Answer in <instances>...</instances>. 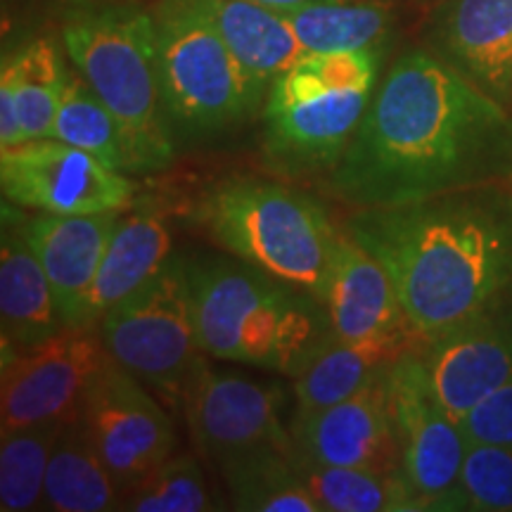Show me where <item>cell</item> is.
I'll return each instance as SVG.
<instances>
[{
    "instance_id": "1",
    "label": "cell",
    "mask_w": 512,
    "mask_h": 512,
    "mask_svg": "<svg viewBox=\"0 0 512 512\" xmlns=\"http://www.w3.org/2000/svg\"><path fill=\"white\" fill-rule=\"evenodd\" d=\"M328 188L351 209L399 207L512 181V112L415 48L377 83Z\"/></svg>"
},
{
    "instance_id": "2",
    "label": "cell",
    "mask_w": 512,
    "mask_h": 512,
    "mask_svg": "<svg viewBox=\"0 0 512 512\" xmlns=\"http://www.w3.org/2000/svg\"><path fill=\"white\" fill-rule=\"evenodd\" d=\"M344 230L387 268L422 344L475 316L512 283L508 183L354 209Z\"/></svg>"
},
{
    "instance_id": "3",
    "label": "cell",
    "mask_w": 512,
    "mask_h": 512,
    "mask_svg": "<svg viewBox=\"0 0 512 512\" xmlns=\"http://www.w3.org/2000/svg\"><path fill=\"white\" fill-rule=\"evenodd\" d=\"M185 266L197 342L216 361L297 380L335 339L318 297L238 256L197 254Z\"/></svg>"
},
{
    "instance_id": "4",
    "label": "cell",
    "mask_w": 512,
    "mask_h": 512,
    "mask_svg": "<svg viewBox=\"0 0 512 512\" xmlns=\"http://www.w3.org/2000/svg\"><path fill=\"white\" fill-rule=\"evenodd\" d=\"M384 48L306 53L268 88L261 157L283 178L328 176L361 124L377 88Z\"/></svg>"
},
{
    "instance_id": "5",
    "label": "cell",
    "mask_w": 512,
    "mask_h": 512,
    "mask_svg": "<svg viewBox=\"0 0 512 512\" xmlns=\"http://www.w3.org/2000/svg\"><path fill=\"white\" fill-rule=\"evenodd\" d=\"M197 221L223 252L325 304L342 230L311 195L266 178L230 176L204 192Z\"/></svg>"
},
{
    "instance_id": "6",
    "label": "cell",
    "mask_w": 512,
    "mask_h": 512,
    "mask_svg": "<svg viewBox=\"0 0 512 512\" xmlns=\"http://www.w3.org/2000/svg\"><path fill=\"white\" fill-rule=\"evenodd\" d=\"M74 69L124 128L140 174L174 162L152 12L136 5H93L72 12L62 29Z\"/></svg>"
},
{
    "instance_id": "7",
    "label": "cell",
    "mask_w": 512,
    "mask_h": 512,
    "mask_svg": "<svg viewBox=\"0 0 512 512\" xmlns=\"http://www.w3.org/2000/svg\"><path fill=\"white\" fill-rule=\"evenodd\" d=\"M152 17L176 145L202 143L254 117L245 74L200 0H159Z\"/></svg>"
},
{
    "instance_id": "8",
    "label": "cell",
    "mask_w": 512,
    "mask_h": 512,
    "mask_svg": "<svg viewBox=\"0 0 512 512\" xmlns=\"http://www.w3.org/2000/svg\"><path fill=\"white\" fill-rule=\"evenodd\" d=\"M98 330L114 363L169 403H181L207 356L192 320L185 259L171 254L143 287L102 316Z\"/></svg>"
},
{
    "instance_id": "9",
    "label": "cell",
    "mask_w": 512,
    "mask_h": 512,
    "mask_svg": "<svg viewBox=\"0 0 512 512\" xmlns=\"http://www.w3.org/2000/svg\"><path fill=\"white\" fill-rule=\"evenodd\" d=\"M389 403L401 448V475L422 510H467L460 477L467 439L434 387L420 347L389 368Z\"/></svg>"
},
{
    "instance_id": "10",
    "label": "cell",
    "mask_w": 512,
    "mask_h": 512,
    "mask_svg": "<svg viewBox=\"0 0 512 512\" xmlns=\"http://www.w3.org/2000/svg\"><path fill=\"white\" fill-rule=\"evenodd\" d=\"M0 190L5 202L57 216L126 211L136 197L126 174L57 138L0 150Z\"/></svg>"
},
{
    "instance_id": "11",
    "label": "cell",
    "mask_w": 512,
    "mask_h": 512,
    "mask_svg": "<svg viewBox=\"0 0 512 512\" xmlns=\"http://www.w3.org/2000/svg\"><path fill=\"white\" fill-rule=\"evenodd\" d=\"M107 361L98 328H62L34 349L3 354L0 432L74 418Z\"/></svg>"
},
{
    "instance_id": "12",
    "label": "cell",
    "mask_w": 512,
    "mask_h": 512,
    "mask_svg": "<svg viewBox=\"0 0 512 512\" xmlns=\"http://www.w3.org/2000/svg\"><path fill=\"white\" fill-rule=\"evenodd\" d=\"M192 439L219 470L228 460L259 451H294L292 427H285V394L278 384L219 373L200 361L181 401Z\"/></svg>"
},
{
    "instance_id": "13",
    "label": "cell",
    "mask_w": 512,
    "mask_h": 512,
    "mask_svg": "<svg viewBox=\"0 0 512 512\" xmlns=\"http://www.w3.org/2000/svg\"><path fill=\"white\" fill-rule=\"evenodd\" d=\"M83 418L121 496L176 453L174 422L162 403L112 358L95 377Z\"/></svg>"
},
{
    "instance_id": "14",
    "label": "cell",
    "mask_w": 512,
    "mask_h": 512,
    "mask_svg": "<svg viewBox=\"0 0 512 512\" xmlns=\"http://www.w3.org/2000/svg\"><path fill=\"white\" fill-rule=\"evenodd\" d=\"M453 418L512 380V283L484 309L420 347Z\"/></svg>"
},
{
    "instance_id": "15",
    "label": "cell",
    "mask_w": 512,
    "mask_h": 512,
    "mask_svg": "<svg viewBox=\"0 0 512 512\" xmlns=\"http://www.w3.org/2000/svg\"><path fill=\"white\" fill-rule=\"evenodd\" d=\"M290 427L299 456L323 465L401 475V448L389 403V370L347 401L292 418Z\"/></svg>"
},
{
    "instance_id": "16",
    "label": "cell",
    "mask_w": 512,
    "mask_h": 512,
    "mask_svg": "<svg viewBox=\"0 0 512 512\" xmlns=\"http://www.w3.org/2000/svg\"><path fill=\"white\" fill-rule=\"evenodd\" d=\"M425 43L512 112V0H439Z\"/></svg>"
},
{
    "instance_id": "17",
    "label": "cell",
    "mask_w": 512,
    "mask_h": 512,
    "mask_svg": "<svg viewBox=\"0 0 512 512\" xmlns=\"http://www.w3.org/2000/svg\"><path fill=\"white\" fill-rule=\"evenodd\" d=\"M121 211L110 214H27L24 230L53 287L64 328H91L86 309Z\"/></svg>"
},
{
    "instance_id": "18",
    "label": "cell",
    "mask_w": 512,
    "mask_h": 512,
    "mask_svg": "<svg viewBox=\"0 0 512 512\" xmlns=\"http://www.w3.org/2000/svg\"><path fill=\"white\" fill-rule=\"evenodd\" d=\"M27 209L3 200L0 240V342L3 354H19L48 342L64 328L53 287L24 230Z\"/></svg>"
},
{
    "instance_id": "19",
    "label": "cell",
    "mask_w": 512,
    "mask_h": 512,
    "mask_svg": "<svg viewBox=\"0 0 512 512\" xmlns=\"http://www.w3.org/2000/svg\"><path fill=\"white\" fill-rule=\"evenodd\" d=\"M325 306L335 339L342 342L415 335L387 268L347 230L339 233Z\"/></svg>"
},
{
    "instance_id": "20",
    "label": "cell",
    "mask_w": 512,
    "mask_h": 512,
    "mask_svg": "<svg viewBox=\"0 0 512 512\" xmlns=\"http://www.w3.org/2000/svg\"><path fill=\"white\" fill-rule=\"evenodd\" d=\"M219 29L242 74L254 107H264L271 83L306 55L297 34L278 10L252 0H200Z\"/></svg>"
},
{
    "instance_id": "21",
    "label": "cell",
    "mask_w": 512,
    "mask_h": 512,
    "mask_svg": "<svg viewBox=\"0 0 512 512\" xmlns=\"http://www.w3.org/2000/svg\"><path fill=\"white\" fill-rule=\"evenodd\" d=\"M413 347H422L418 335L370 337L358 342L332 339L294 380L292 418L318 413L363 392L375 377L392 368L403 351Z\"/></svg>"
},
{
    "instance_id": "22",
    "label": "cell",
    "mask_w": 512,
    "mask_h": 512,
    "mask_svg": "<svg viewBox=\"0 0 512 512\" xmlns=\"http://www.w3.org/2000/svg\"><path fill=\"white\" fill-rule=\"evenodd\" d=\"M171 256V230L159 211L136 207L121 211L98 278L91 290L86 323L98 328L102 316L143 287Z\"/></svg>"
},
{
    "instance_id": "23",
    "label": "cell",
    "mask_w": 512,
    "mask_h": 512,
    "mask_svg": "<svg viewBox=\"0 0 512 512\" xmlns=\"http://www.w3.org/2000/svg\"><path fill=\"white\" fill-rule=\"evenodd\" d=\"M121 489L107 470L83 411L67 420L50 456L43 508L55 512L119 510Z\"/></svg>"
},
{
    "instance_id": "24",
    "label": "cell",
    "mask_w": 512,
    "mask_h": 512,
    "mask_svg": "<svg viewBox=\"0 0 512 512\" xmlns=\"http://www.w3.org/2000/svg\"><path fill=\"white\" fill-rule=\"evenodd\" d=\"M306 53H351L387 48L396 12L382 0H323L280 12Z\"/></svg>"
},
{
    "instance_id": "25",
    "label": "cell",
    "mask_w": 512,
    "mask_h": 512,
    "mask_svg": "<svg viewBox=\"0 0 512 512\" xmlns=\"http://www.w3.org/2000/svg\"><path fill=\"white\" fill-rule=\"evenodd\" d=\"M230 505L242 512H323L294 463V451L259 448L219 467Z\"/></svg>"
},
{
    "instance_id": "26",
    "label": "cell",
    "mask_w": 512,
    "mask_h": 512,
    "mask_svg": "<svg viewBox=\"0 0 512 512\" xmlns=\"http://www.w3.org/2000/svg\"><path fill=\"white\" fill-rule=\"evenodd\" d=\"M294 463L323 505V512H420L422 505L403 475L366 467L323 465L299 456Z\"/></svg>"
},
{
    "instance_id": "27",
    "label": "cell",
    "mask_w": 512,
    "mask_h": 512,
    "mask_svg": "<svg viewBox=\"0 0 512 512\" xmlns=\"http://www.w3.org/2000/svg\"><path fill=\"white\" fill-rule=\"evenodd\" d=\"M50 138L86 150L88 155L121 174H140L136 152L128 143L124 128L76 69L67 72Z\"/></svg>"
},
{
    "instance_id": "28",
    "label": "cell",
    "mask_w": 512,
    "mask_h": 512,
    "mask_svg": "<svg viewBox=\"0 0 512 512\" xmlns=\"http://www.w3.org/2000/svg\"><path fill=\"white\" fill-rule=\"evenodd\" d=\"M67 72L50 38H36L3 60L22 117L24 138H50L57 110H60Z\"/></svg>"
},
{
    "instance_id": "29",
    "label": "cell",
    "mask_w": 512,
    "mask_h": 512,
    "mask_svg": "<svg viewBox=\"0 0 512 512\" xmlns=\"http://www.w3.org/2000/svg\"><path fill=\"white\" fill-rule=\"evenodd\" d=\"M64 425L67 420H55L0 432V510L43 508L50 456Z\"/></svg>"
},
{
    "instance_id": "30",
    "label": "cell",
    "mask_w": 512,
    "mask_h": 512,
    "mask_svg": "<svg viewBox=\"0 0 512 512\" xmlns=\"http://www.w3.org/2000/svg\"><path fill=\"white\" fill-rule=\"evenodd\" d=\"M221 505L209 494L202 465L192 453H171L147 472L136 486L124 491L119 510L131 512H207Z\"/></svg>"
},
{
    "instance_id": "31",
    "label": "cell",
    "mask_w": 512,
    "mask_h": 512,
    "mask_svg": "<svg viewBox=\"0 0 512 512\" xmlns=\"http://www.w3.org/2000/svg\"><path fill=\"white\" fill-rule=\"evenodd\" d=\"M460 489L470 512H512V444H467Z\"/></svg>"
},
{
    "instance_id": "32",
    "label": "cell",
    "mask_w": 512,
    "mask_h": 512,
    "mask_svg": "<svg viewBox=\"0 0 512 512\" xmlns=\"http://www.w3.org/2000/svg\"><path fill=\"white\" fill-rule=\"evenodd\" d=\"M458 422L467 444H512V380L479 401Z\"/></svg>"
},
{
    "instance_id": "33",
    "label": "cell",
    "mask_w": 512,
    "mask_h": 512,
    "mask_svg": "<svg viewBox=\"0 0 512 512\" xmlns=\"http://www.w3.org/2000/svg\"><path fill=\"white\" fill-rule=\"evenodd\" d=\"M24 140L27 138H24L15 88H12L8 76L0 74V150L15 147L19 143H24Z\"/></svg>"
},
{
    "instance_id": "34",
    "label": "cell",
    "mask_w": 512,
    "mask_h": 512,
    "mask_svg": "<svg viewBox=\"0 0 512 512\" xmlns=\"http://www.w3.org/2000/svg\"><path fill=\"white\" fill-rule=\"evenodd\" d=\"M252 3H259L264 5V8H271L278 12H287V10L304 8V5H311V3H323V0H252Z\"/></svg>"
},
{
    "instance_id": "35",
    "label": "cell",
    "mask_w": 512,
    "mask_h": 512,
    "mask_svg": "<svg viewBox=\"0 0 512 512\" xmlns=\"http://www.w3.org/2000/svg\"><path fill=\"white\" fill-rule=\"evenodd\" d=\"M418 3H427V5H434V3H439V0H418Z\"/></svg>"
}]
</instances>
